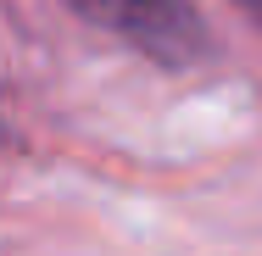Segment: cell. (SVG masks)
Wrapping results in <instances>:
<instances>
[{
	"instance_id": "obj_2",
	"label": "cell",
	"mask_w": 262,
	"mask_h": 256,
	"mask_svg": "<svg viewBox=\"0 0 262 256\" xmlns=\"http://www.w3.org/2000/svg\"><path fill=\"white\" fill-rule=\"evenodd\" d=\"M234 6H240V11L251 17V22H262V0H234Z\"/></svg>"
},
{
	"instance_id": "obj_1",
	"label": "cell",
	"mask_w": 262,
	"mask_h": 256,
	"mask_svg": "<svg viewBox=\"0 0 262 256\" xmlns=\"http://www.w3.org/2000/svg\"><path fill=\"white\" fill-rule=\"evenodd\" d=\"M95 28L128 39L134 51H145L151 61L184 67L201 56V17L190 11V0H73Z\"/></svg>"
}]
</instances>
